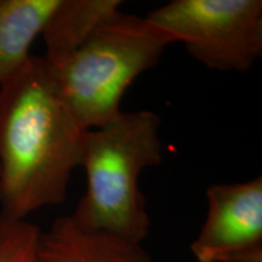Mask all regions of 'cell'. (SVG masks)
Segmentation results:
<instances>
[{
    "label": "cell",
    "mask_w": 262,
    "mask_h": 262,
    "mask_svg": "<svg viewBox=\"0 0 262 262\" xmlns=\"http://www.w3.org/2000/svg\"><path fill=\"white\" fill-rule=\"evenodd\" d=\"M39 262H153L142 245L58 217L39 238Z\"/></svg>",
    "instance_id": "cell-6"
},
{
    "label": "cell",
    "mask_w": 262,
    "mask_h": 262,
    "mask_svg": "<svg viewBox=\"0 0 262 262\" xmlns=\"http://www.w3.org/2000/svg\"><path fill=\"white\" fill-rule=\"evenodd\" d=\"M219 72H248L262 56L261 0H172L146 16Z\"/></svg>",
    "instance_id": "cell-4"
},
{
    "label": "cell",
    "mask_w": 262,
    "mask_h": 262,
    "mask_svg": "<svg viewBox=\"0 0 262 262\" xmlns=\"http://www.w3.org/2000/svg\"><path fill=\"white\" fill-rule=\"evenodd\" d=\"M86 131L58 94L47 62L33 55L0 86V215L26 220L64 202Z\"/></svg>",
    "instance_id": "cell-1"
},
{
    "label": "cell",
    "mask_w": 262,
    "mask_h": 262,
    "mask_svg": "<svg viewBox=\"0 0 262 262\" xmlns=\"http://www.w3.org/2000/svg\"><path fill=\"white\" fill-rule=\"evenodd\" d=\"M208 212L191 250L198 262H262V178L206 189Z\"/></svg>",
    "instance_id": "cell-5"
},
{
    "label": "cell",
    "mask_w": 262,
    "mask_h": 262,
    "mask_svg": "<svg viewBox=\"0 0 262 262\" xmlns=\"http://www.w3.org/2000/svg\"><path fill=\"white\" fill-rule=\"evenodd\" d=\"M120 5V0H61L41 34L45 62L56 64L70 56Z\"/></svg>",
    "instance_id": "cell-8"
},
{
    "label": "cell",
    "mask_w": 262,
    "mask_h": 262,
    "mask_svg": "<svg viewBox=\"0 0 262 262\" xmlns=\"http://www.w3.org/2000/svg\"><path fill=\"white\" fill-rule=\"evenodd\" d=\"M160 123L155 112L135 111L86 131L80 166L86 172L88 188L71 215L79 227L142 243L150 219L139 178L146 168L162 162Z\"/></svg>",
    "instance_id": "cell-2"
},
{
    "label": "cell",
    "mask_w": 262,
    "mask_h": 262,
    "mask_svg": "<svg viewBox=\"0 0 262 262\" xmlns=\"http://www.w3.org/2000/svg\"><path fill=\"white\" fill-rule=\"evenodd\" d=\"M61 0H0V86L31 60V47L42 34Z\"/></svg>",
    "instance_id": "cell-7"
},
{
    "label": "cell",
    "mask_w": 262,
    "mask_h": 262,
    "mask_svg": "<svg viewBox=\"0 0 262 262\" xmlns=\"http://www.w3.org/2000/svg\"><path fill=\"white\" fill-rule=\"evenodd\" d=\"M40 233L31 222L0 215V262H39Z\"/></svg>",
    "instance_id": "cell-9"
},
{
    "label": "cell",
    "mask_w": 262,
    "mask_h": 262,
    "mask_svg": "<svg viewBox=\"0 0 262 262\" xmlns=\"http://www.w3.org/2000/svg\"><path fill=\"white\" fill-rule=\"evenodd\" d=\"M172 42L147 17L118 11L70 56L47 64L75 119L85 129H97L123 112L120 102L127 88L158 64Z\"/></svg>",
    "instance_id": "cell-3"
}]
</instances>
